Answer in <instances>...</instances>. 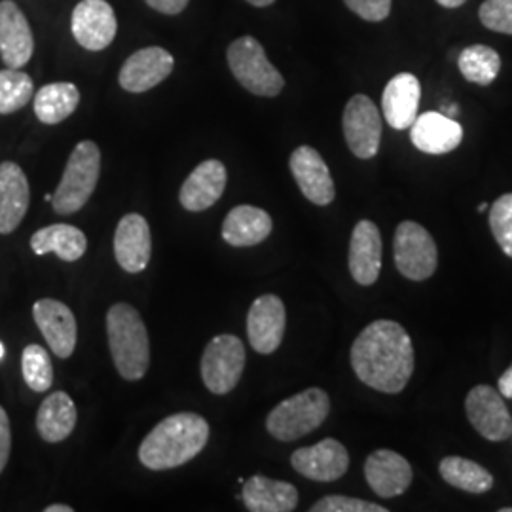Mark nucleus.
Wrapping results in <instances>:
<instances>
[{
	"label": "nucleus",
	"instance_id": "25",
	"mask_svg": "<svg viewBox=\"0 0 512 512\" xmlns=\"http://www.w3.org/2000/svg\"><path fill=\"white\" fill-rule=\"evenodd\" d=\"M243 484L241 499L251 512H291L298 505V490L291 482L256 475Z\"/></svg>",
	"mask_w": 512,
	"mask_h": 512
},
{
	"label": "nucleus",
	"instance_id": "27",
	"mask_svg": "<svg viewBox=\"0 0 512 512\" xmlns=\"http://www.w3.org/2000/svg\"><path fill=\"white\" fill-rule=\"evenodd\" d=\"M76 420L78 410L73 399L63 391H55L50 397H46L38 408V435L50 444L63 442L73 435Z\"/></svg>",
	"mask_w": 512,
	"mask_h": 512
},
{
	"label": "nucleus",
	"instance_id": "28",
	"mask_svg": "<svg viewBox=\"0 0 512 512\" xmlns=\"http://www.w3.org/2000/svg\"><path fill=\"white\" fill-rule=\"evenodd\" d=\"M31 249L38 256L55 253L63 262H76L86 253L88 239L76 226L52 224L33 234Z\"/></svg>",
	"mask_w": 512,
	"mask_h": 512
},
{
	"label": "nucleus",
	"instance_id": "39",
	"mask_svg": "<svg viewBox=\"0 0 512 512\" xmlns=\"http://www.w3.org/2000/svg\"><path fill=\"white\" fill-rule=\"evenodd\" d=\"M145 2L152 10L167 16H177L188 6V0H145Z\"/></svg>",
	"mask_w": 512,
	"mask_h": 512
},
{
	"label": "nucleus",
	"instance_id": "12",
	"mask_svg": "<svg viewBox=\"0 0 512 512\" xmlns=\"http://www.w3.org/2000/svg\"><path fill=\"white\" fill-rule=\"evenodd\" d=\"M287 325L285 304L275 294L258 296L247 315L249 342L260 355H272L281 346Z\"/></svg>",
	"mask_w": 512,
	"mask_h": 512
},
{
	"label": "nucleus",
	"instance_id": "7",
	"mask_svg": "<svg viewBox=\"0 0 512 512\" xmlns=\"http://www.w3.org/2000/svg\"><path fill=\"white\" fill-rule=\"evenodd\" d=\"M393 255L399 274L410 281H427L439 266V249L435 239L414 220H404L397 226Z\"/></svg>",
	"mask_w": 512,
	"mask_h": 512
},
{
	"label": "nucleus",
	"instance_id": "14",
	"mask_svg": "<svg viewBox=\"0 0 512 512\" xmlns=\"http://www.w3.org/2000/svg\"><path fill=\"white\" fill-rule=\"evenodd\" d=\"M33 317L52 353L59 359H69L78 338V327L71 308L54 298H42L33 306Z\"/></svg>",
	"mask_w": 512,
	"mask_h": 512
},
{
	"label": "nucleus",
	"instance_id": "43",
	"mask_svg": "<svg viewBox=\"0 0 512 512\" xmlns=\"http://www.w3.org/2000/svg\"><path fill=\"white\" fill-rule=\"evenodd\" d=\"M249 4H253L256 8H264V6H270L274 4L275 0H247Z\"/></svg>",
	"mask_w": 512,
	"mask_h": 512
},
{
	"label": "nucleus",
	"instance_id": "2",
	"mask_svg": "<svg viewBox=\"0 0 512 512\" xmlns=\"http://www.w3.org/2000/svg\"><path fill=\"white\" fill-rule=\"evenodd\" d=\"M207 440L209 423L200 414H173L148 433L139 448V459L150 471L177 469L196 458Z\"/></svg>",
	"mask_w": 512,
	"mask_h": 512
},
{
	"label": "nucleus",
	"instance_id": "33",
	"mask_svg": "<svg viewBox=\"0 0 512 512\" xmlns=\"http://www.w3.org/2000/svg\"><path fill=\"white\" fill-rule=\"evenodd\" d=\"M21 372H23L25 384L37 393L48 391L54 384V366H52L50 353L38 344H31L23 349Z\"/></svg>",
	"mask_w": 512,
	"mask_h": 512
},
{
	"label": "nucleus",
	"instance_id": "45",
	"mask_svg": "<svg viewBox=\"0 0 512 512\" xmlns=\"http://www.w3.org/2000/svg\"><path fill=\"white\" fill-rule=\"evenodd\" d=\"M488 209H490V205H488V203H482V205H478V207H476V211H478V213H484V211H488Z\"/></svg>",
	"mask_w": 512,
	"mask_h": 512
},
{
	"label": "nucleus",
	"instance_id": "32",
	"mask_svg": "<svg viewBox=\"0 0 512 512\" xmlns=\"http://www.w3.org/2000/svg\"><path fill=\"white\" fill-rule=\"evenodd\" d=\"M35 95L33 78L21 69L6 67L0 71V114H14Z\"/></svg>",
	"mask_w": 512,
	"mask_h": 512
},
{
	"label": "nucleus",
	"instance_id": "29",
	"mask_svg": "<svg viewBox=\"0 0 512 512\" xmlns=\"http://www.w3.org/2000/svg\"><path fill=\"white\" fill-rule=\"evenodd\" d=\"M80 103V92L71 82L46 84L35 95V114L46 126L67 120Z\"/></svg>",
	"mask_w": 512,
	"mask_h": 512
},
{
	"label": "nucleus",
	"instance_id": "41",
	"mask_svg": "<svg viewBox=\"0 0 512 512\" xmlns=\"http://www.w3.org/2000/svg\"><path fill=\"white\" fill-rule=\"evenodd\" d=\"M44 512H73V507L71 505H50L44 509Z\"/></svg>",
	"mask_w": 512,
	"mask_h": 512
},
{
	"label": "nucleus",
	"instance_id": "24",
	"mask_svg": "<svg viewBox=\"0 0 512 512\" xmlns=\"http://www.w3.org/2000/svg\"><path fill=\"white\" fill-rule=\"evenodd\" d=\"M420 80L410 73L393 76L382 95L385 122L393 129H408L418 118L420 110Z\"/></svg>",
	"mask_w": 512,
	"mask_h": 512
},
{
	"label": "nucleus",
	"instance_id": "9",
	"mask_svg": "<svg viewBox=\"0 0 512 512\" xmlns=\"http://www.w3.org/2000/svg\"><path fill=\"white\" fill-rule=\"evenodd\" d=\"M342 128L349 150L357 158L370 160L378 154L384 128L382 114L368 95L357 93L349 99L344 109Z\"/></svg>",
	"mask_w": 512,
	"mask_h": 512
},
{
	"label": "nucleus",
	"instance_id": "37",
	"mask_svg": "<svg viewBox=\"0 0 512 512\" xmlns=\"http://www.w3.org/2000/svg\"><path fill=\"white\" fill-rule=\"evenodd\" d=\"M353 14L366 21H384L391 12V0H344Z\"/></svg>",
	"mask_w": 512,
	"mask_h": 512
},
{
	"label": "nucleus",
	"instance_id": "44",
	"mask_svg": "<svg viewBox=\"0 0 512 512\" xmlns=\"http://www.w3.org/2000/svg\"><path fill=\"white\" fill-rule=\"evenodd\" d=\"M444 110L448 112L446 116H450V118H454V116H458L459 114L458 105H448V107H446Z\"/></svg>",
	"mask_w": 512,
	"mask_h": 512
},
{
	"label": "nucleus",
	"instance_id": "8",
	"mask_svg": "<svg viewBox=\"0 0 512 512\" xmlns=\"http://www.w3.org/2000/svg\"><path fill=\"white\" fill-rule=\"evenodd\" d=\"M245 346L238 336H215L202 355V380L215 395L230 393L245 370Z\"/></svg>",
	"mask_w": 512,
	"mask_h": 512
},
{
	"label": "nucleus",
	"instance_id": "46",
	"mask_svg": "<svg viewBox=\"0 0 512 512\" xmlns=\"http://www.w3.org/2000/svg\"><path fill=\"white\" fill-rule=\"evenodd\" d=\"M52 198H54L52 194H46V196H44V200H46V202H52Z\"/></svg>",
	"mask_w": 512,
	"mask_h": 512
},
{
	"label": "nucleus",
	"instance_id": "20",
	"mask_svg": "<svg viewBox=\"0 0 512 512\" xmlns=\"http://www.w3.org/2000/svg\"><path fill=\"white\" fill-rule=\"evenodd\" d=\"M365 478L374 494L391 499L410 488L414 471L401 454L393 450H376L366 458Z\"/></svg>",
	"mask_w": 512,
	"mask_h": 512
},
{
	"label": "nucleus",
	"instance_id": "40",
	"mask_svg": "<svg viewBox=\"0 0 512 512\" xmlns=\"http://www.w3.org/2000/svg\"><path fill=\"white\" fill-rule=\"evenodd\" d=\"M497 389L505 399H512V365L501 374V378L497 382Z\"/></svg>",
	"mask_w": 512,
	"mask_h": 512
},
{
	"label": "nucleus",
	"instance_id": "30",
	"mask_svg": "<svg viewBox=\"0 0 512 512\" xmlns=\"http://www.w3.org/2000/svg\"><path fill=\"white\" fill-rule=\"evenodd\" d=\"M439 473L446 484L469 494H486L494 486L492 473L473 459L448 456L440 461Z\"/></svg>",
	"mask_w": 512,
	"mask_h": 512
},
{
	"label": "nucleus",
	"instance_id": "13",
	"mask_svg": "<svg viewBox=\"0 0 512 512\" xmlns=\"http://www.w3.org/2000/svg\"><path fill=\"white\" fill-rule=\"evenodd\" d=\"M298 475L315 482H334L348 473L349 454L342 442L325 439L313 446L298 448L291 456Z\"/></svg>",
	"mask_w": 512,
	"mask_h": 512
},
{
	"label": "nucleus",
	"instance_id": "26",
	"mask_svg": "<svg viewBox=\"0 0 512 512\" xmlns=\"http://www.w3.org/2000/svg\"><path fill=\"white\" fill-rule=\"evenodd\" d=\"M272 217L255 205L234 207L222 224V238L232 247H255L272 234Z\"/></svg>",
	"mask_w": 512,
	"mask_h": 512
},
{
	"label": "nucleus",
	"instance_id": "18",
	"mask_svg": "<svg viewBox=\"0 0 512 512\" xmlns=\"http://www.w3.org/2000/svg\"><path fill=\"white\" fill-rule=\"evenodd\" d=\"M173 67L175 59L164 48H143L129 55L128 61L120 69L118 82L126 92L145 93L162 84Z\"/></svg>",
	"mask_w": 512,
	"mask_h": 512
},
{
	"label": "nucleus",
	"instance_id": "34",
	"mask_svg": "<svg viewBox=\"0 0 512 512\" xmlns=\"http://www.w3.org/2000/svg\"><path fill=\"white\" fill-rule=\"evenodd\" d=\"M490 228L501 251L512 258V194H505L490 205Z\"/></svg>",
	"mask_w": 512,
	"mask_h": 512
},
{
	"label": "nucleus",
	"instance_id": "21",
	"mask_svg": "<svg viewBox=\"0 0 512 512\" xmlns=\"http://www.w3.org/2000/svg\"><path fill=\"white\" fill-rule=\"evenodd\" d=\"M412 145L433 156H442L461 145L463 128L456 118L442 112H425L410 126Z\"/></svg>",
	"mask_w": 512,
	"mask_h": 512
},
{
	"label": "nucleus",
	"instance_id": "5",
	"mask_svg": "<svg viewBox=\"0 0 512 512\" xmlns=\"http://www.w3.org/2000/svg\"><path fill=\"white\" fill-rule=\"evenodd\" d=\"M101 175V150L93 141H82L74 147L65 165L61 183L55 190V213L73 215L90 202Z\"/></svg>",
	"mask_w": 512,
	"mask_h": 512
},
{
	"label": "nucleus",
	"instance_id": "17",
	"mask_svg": "<svg viewBox=\"0 0 512 512\" xmlns=\"http://www.w3.org/2000/svg\"><path fill=\"white\" fill-rule=\"evenodd\" d=\"M382 251L380 228L372 220H359L349 241V272L359 285L370 287L378 281L382 272Z\"/></svg>",
	"mask_w": 512,
	"mask_h": 512
},
{
	"label": "nucleus",
	"instance_id": "6",
	"mask_svg": "<svg viewBox=\"0 0 512 512\" xmlns=\"http://www.w3.org/2000/svg\"><path fill=\"white\" fill-rule=\"evenodd\" d=\"M228 67L239 84L260 97H275L285 88V78L268 61L255 37H241L228 48Z\"/></svg>",
	"mask_w": 512,
	"mask_h": 512
},
{
	"label": "nucleus",
	"instance_id": "42",
	"mask_svg": "<svg viewBox=\"0 0 512 512\" xmlns=\"http://www.w3.org/2000/svg\"><path fill=\"white\" fill-rule=\"evenodd\" d=\"M437 2L444 8H459L461 4H465V0H437Z\"/></svg>",
	"mask_w": 512,
	"mask_h": 512
},
{
	"label": "nucleus",
	"instance_id": "10",
	"mask_svg": "<svg viewBox=\"0 0 512 512\" xmlns=\"http://www.w3.org/2000/svg\"><path fill=\"white\" fill-rule=\"evenodd\" d=\"M465 412L476 433L490 442H503L512 437V418L503 395L492 385L473 387L465 399Z\"/></svg>",
	"mask_w": 512,
	"mask_h": 512
},
{
	"label": "nucleus",
	"instance_id": "16",
	"mask_svg": "<svg viewBox=\"0 0 512 512\" xmlns=\"http://www.w3.org/2000/svg\"><path fill=\"white\" fill-rule=\"evenodd\" d=\"M291 173L306 200L315 205H330L336 198V188L330 175L329 165L323 156L311 147H298L291 156Z\"/></svg>",
	"mask_w": 512,
	"mask_h": 512
},
{
	"label": "nucleus",
	"instance_id": "4",
	"mask_svg": "<svg viewBox=\"0 0 512 512\" xmlns=\"http://www.w3.org/2000/svg\"><path fill=\"white\" fill-rule=\"evenodd\" d=\"M329 412V395L319 387H310L277 404L268 414L266 429L275 440L293 442L321 427Z\"/></svg>",
	"mask_w": 512,
	"mask_h": 512
},
{
	"label": "nucleus",
	"instance_id": "36",
	"mask_svg": "<svg viewBox=\"0 0 512 512\" xmlns=\"http://www.w3.org/2000/svg\"><path fill=\"white\" fill-rule=\"evenodd\" d=\"M311 512H387L385 507H380L376 503H370L365 499L357 497H346V495H327L319 499Z\"/></svg>",
	"mask_w": 512,
	"mask_h": 512
},
{
	"label": "nucleus",
	"instance_id": "48",
	"mask_svg": "<svg viewBox=\"0 0 512 512\" xmlns=\"http://www.w3.org/2000/svg\"><path fill=\"white\" fill-rule=\"evenodd\" d=\"M499 512H512V507H505V509H499Z\"/></svg>",
	"mask_w": 512,
	"mask_h": 512
},
{
	"label": "nucleus",
	"instance_id": "1",
	"mask_svg": "<svg viewBox=\"0 0 512 512\" xmlns=\"http://www.w3.org/2000/svg\"><path fill=\"white\" fill-rule=\"evenodd\" d=\"M351 366L363 384L380 393L397 395L416 368L412 338L399 323L378 319L355 338Z\"/></svg>",
	"mask_w": 512,
	"mask_h": 512
},
{
	"label": "nucleus",
	"instance_id": "35",
	"mask_svg": "<svg viewBox=\"0 0 512 512\" xmlns=\"http://www.w3.org/2000/svg\"><path fill=\"white\" fill-rule=\"evenodd\" d=\"M478 16L490 31L512 35V0H484Z\"/></svg>",
	"mask_w": 512,
	"mask_h": 512
},
{
	"label": "nucleus",
	"instance_id": "3",
	"mask_svg": "<svg viewBox=\"0 0 512 512\" xmlns=\"http://www.w3.org/2000/svg\"><path fill=\"white\" fill-rule=\"evenodd\" d=\"M107 336L120 376L128 382L145 378L150 365V342L141 313L126 302L114 304L107 313Z\"/></svg>",
	"mask_w": 512,
	"mask_h": 512
},
{
	"label": "nucleus",
	"instance_id": "31",
	"mask_svg": "<svg viewBox=\"0 0 512 512\" xmlns=\"http://www.w3.org/2000/svg\"><path fill=\"white\" fill-rule=\"evenodd\" d=\"M458 67L467 82L490 86L501 71V57L490 46L473 44L459 54Z\"/></svg>",
	"mask_w": 512,
	"mask_h": 512
},
{
	"label": "nucleus",
	"instance_id": "47",
	"mask_svg": "<svg viewBox=\"0 0 512 512\" xmlns=\"http://www.w3.org/2000/svg\"><path fill=\"white\" fill-rule=\"evenodd\" d=\"M2 357H4V346H2V342H0V361H2Z\"/></svg>",
	"mask_w": 512,
	"mask_h": 512
},
{
	"label": "nucleus",
	"instance_id": "15",
	"mask_svg": "<svg viewBox=\"0 0 512 512\" xmlns=\"http://www.w3.org/2000/svg\"><path fill=\"white\" fill-rule=\"evenodd\" d=\"M35 52L31 25L16 2H0V57L10 69L25 67Z\"/></svg>",
	"mask_w": 512,
	"mask_h": 512
},
{
	"label": "nucleus",
	"instance_id": "23",
	"mask_svg": "<svg viewBox=\"0 0 512 512\" xmlns=\"http://www.w3.org/2000/svg\"><path fill=\"white\" fill-rule=\"evenodd\" d=\"M31 202V188L23 169L14 162L0 164V234L16 232Z\"/></svg>",
	"mask_w": 512,
	"mask_h": 512
},
{
	"label": "nucleus",
	"instance_id": "22",
	"mask_svg": "<svg viewBox=\"0 0 512 512\" xmlns=\"http://www.w3.org/2000/svg\"><path fill=\"white\" fill-rule=\"evenodd\" d=\"M228 181L226 167L220 160H205L181 186L179 200L186 211L200 213L219 202Z\"/></svg>",
	"mask_w": 512,
	"mask_h": 512
},
{
	"label": "nucleus",
	"instance_id": "38",
	"mask_svg": "<svg viewBox=\"0 0 512 512\" xmlns=\"http://www.w3.org/2000/svg\"><path fill=\"white\" fill-rule=\"evenodd\" d=\"M12 450V431H10V418L6 410L0 406V475L6 469V463Z\"/></svg>",
	"mask_w": 512,
	"mask_h": 512
},
{
	"label": "nucleus",
	"instance_id": "11",
	"mask_svg": "<svg viewBox=\"0 0 512 512\" xmlns=\"http://www.w3.org/2000/svg\"><path fill=\"white\" fill-rule=\"evenodd\" d=\"M71 31L82 48L101 52L109 48L116 37V14L107 0H82L74 6Z\"/></svg>",
	"mask_w": 512,
	"mask_h": 512
},
{
	"label": "nucleus",
	"instance_id": "19",
	"mask_svg": "<svg viewBox=\"0 0 512 512\" xmlns=\"http://www.w3.org/2000/svg\"><path fill=\"white\" fill-rule=\"evenodd\" d=\"M152 255V236L147 219L129 213L118 222L114 234V256L122 270L128 274H141L147 270Z\"/></svg>",
	"mask_w": 512,
	"mask_h": 512
}]
</instances>
